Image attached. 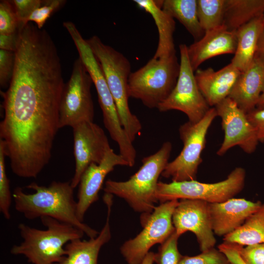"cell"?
Masks as SVG:
<instances>
[{
    "instance_id": "1",
    "label": "cell",
    "mask_w": 264,
    "mask_h": 264,
    "mask_svg": "<svg viewBox=\"0 0 264 264\" xmlns=\"http://www.w3.org/2000/svg\"><path fill=\"white\" fill-rule=\"evenodd\" d=\"M34 191L27 194L17 187L12 194L17 211L28 220L47 217L69 224L82 230L89 238L98 232L80 221L77 216V201L69 182L54 181L47 186L32 182L26 186Z\"/></svg>"
},
{
    "instance_id": "2",
    "label": "cell",
    "mask_w": 264,
    "mask_h": 264,
    "mask_svg": "<svg viewBox=\"0 0 264 264\" xmlns=\"http://www.w3.org/2000/svg\"><path fill=\"white\" fill-rule=\"evenodd\" d=\"M41 220L46 230L19 224L18 228L23 241L12 246L11 254L24 255L33 264H54L65 256L66 244L82 239L85 234L77 227L50 217H42Z\"/></svg>"
},
{
    "instance_id": "3",
    "label": "cell",
    "mask_w": 264,
    "mask_h": 264,
    "mask_svg": "<svg viewBox=\"0 0 264 264\" xmlns=\"http://www.w3.org/2000/svg\"><path fill=\"white\" fill-rule=\"evenodd\" d=\"M172 149V143L166 141L155 153L142 159V165L128 180H107L105 193L123 198L135 211L142 215L152 213L157 202L155 193L158 180L169 163Z\"/></svg>"
},
{
    "instance_id": "4",
    "label": "cell",
    "mask_w": 264,
    "mask_h": 264,
    "mask_svg": "<svg viewBox=\"0 0 264 264\" xmlns=\"http://www.w3.org/2000/svg\"><path fill=\"white\" fill-rule=\"evenodd\" d=\"M87 41L102 68L121 125L133 142L140 133L142 125L129 106L128 82L132 72L131 63L125 55L104 44L97 36Z\"/></svg>"
},
{
    "instance_id": "5",
    "label": "cell",
    "mask_w": 264,
    "mask_h": 264,
    "mask_svg": "<svg viewBox=\"0 0 264 264\" xmlns=\"http://www.w3.org/2000/svg\"><path fill=\"white\" fill-rule=\"evenodd\" d=\"M63 26L72 39L78 51L79 58L95 87L106 129L112 139L117 143L120 154L123 156L130 155L135 148L121 125L115 102L99 62L87 40L83 37L74 23L70 21L65 22Z\"/></svg>"
},
{
    "instance_id": "6",
    "label": "cell",
    "mask_w": 264,
    "mask_h": 264,
    "mask_svg": "<svg viewBox=\"0 0 264 264\" xmlns=\"http://www.w3.org/2000/svg\"><path fill=\"white\" fill-rule=\"evenodd\" d=\"M180 68L176 54L153 57L144 66L131 72L128 82L129 98L140 100L149 109H157L175 87Z\"/></svg>"
},
{
    "instance_id": "7",
    "label": "cell",
    "mask_w": 264,
    "mask_h": 264,
    "mask_svg": "<svg viewBox=\"0 0 264 264\" xmlns=\"http://www.w3.org/2000/svg\"><path fill=\"white\" fill-rule=\"evenodd\" d=\"M246 172L242 167H236L221 181L204 183L196 180L159 181L155 197L161 203L172 200H200L208 203H219L234 198L243 189Z\"/></svg>"
},
{
    "instance_id": "8",
    "label": "cell",
    "mask_w": 264,
    "mask_h": 264,
    "mask_svg": "<svg viewBox=\"0 0 264 264\" xmlns=\"http://www.w3.org/2000/svg\"><path fill=\"white\" fill-rule=\"evenodd\" d=\"M217 116L215 107L210 108L197 123L188 121L179 128L183 147L179 155L169 162L161 176L172 181L196 180L198 168L202 160L201 153L206 144L210 126Z\"/></svg>"
},
{
    "instance_id": "9",
    "label": "cell",
    "mask_w": 264,
    "mask_h": 264,
    "mask_svg": "<svg viewBox=\"0 0 264 264\" xmlns=\"http://www.w3.org/2000/svg\"><path fill=\"white\" fill-rule=\"evenodd\" d=\"M178 202V200H172L160 203L152 213L142 215L143 230L121 247L128 264H141L151 247L161 244L175 231L173 215Z\"/></svg>"
},
{
    "instance_id": "10",
    "label": "cell",
    "mask_w": 264,
    "mask_h": 264,
    "mask_svg": "<svg viewBox=\"0 0 264 264\" xmlns=\"http://www.w3.org/2000/svg\"><path fill=\"white\" fill-rule=\"evenodd\" d=\"M92 80L81 59L74 62L69 80L65 83L59 107L60 128H72L83 121H93L91 94Z\"/></svg>"
},
{
    "instance_id": "11",
    "label": "cell",
    "mask_w": 264,
    "mask_h": 264,
    "mask_svg": "<svg viewBox=\"0 0 264 264\" xmlns=\"http://www.w3.org/2000/svg\"><path fill=\"white\" fill-rule=\"evenodd\" d=\"M180 72L174 89L158 107L160 112L177 110L184 113L189 121L199 122L209 110L210 106L200 91L197 83L195 71L188 58L187 46L180 44Z\"/></svg>"
},
{
    "instance_id": "12",
    "label": "cell",
    "mask_w": 264,
    "mask_h": 264,
    "mask_svg": "<svg viewBox=\"0 0 264 264\" xmlns=\"http://www.w3.org/2000/svg\"><path fill=\"white\" fill-rule=\"evenodd\" d=\"M217 116L221 119L224 139L217 154L223 155L236 146L250 154L255 152L259 142L256 130L246 113L228 97L214 107Z\"/></svg>"
},
{
    "instance_id": "13",
    "label": "cell",
    "mask_w": 264,
    "mask_h": 264,
    "mask_svg": "<svg viewBox=\"0 0 264 264\" xmlns=\"http://www.w3.org/2000/svg\"><path fill=\"white\" fill-rule=\"evenodd\" d=\"M72 128L75 168L70 183L74 189L86 168L92 163H100L110 147L103 130L93 121H83Z\"/></svg>"
},
{
    "instance_id": "14",
    "label": "cell",
    "mask_w": 264,
    "mask_h": 264,
    "mask_svg": "<svg viewBox=\"0 0 264 264\" xmlns=\"http://www.w3.org/2000/svg\"><path fill=\"white\" fill-rule=\"evenodd\" d=\"M173 223L181 236L187 231L196 236L201 251L214 247V237L209 212V203L194 199H180L173 215Z\"/></svg>"
},
{
    "instance_id": "15",
    "label": "cell",
    "mask_w": 264,
    "mask_h": 264,
    "mask_svg": "<svg viewBox=\"0 0 264 264\" xmlns=\"http://www.w3.org/2000/svg\"><path fill=\"white\" fill-rule=\"evenodd\" d=\"M118 165L128 166L119 154L109 149L99 164H90L83 173L79 183L77 216L83 222L85 215L91 204L98 199V194L106 176Z\"/></svg>"
},
{
    "instance_id": "16",
    "label": "cell",
    "mask_w": 264,
    "mask_h": 264,
    "mask_svg": "<svg viewBox=\"0 0 264 264\" xmlns=\"http://www.w3.org/2000/svg\"><path fill=\"white\" fill-rule=\"evenodd\" d=\"M262 204L260 201L234 198L221 202L209 203L214 233L224 237L231 233L242 226Z\"/></svg>"
},
{
    "instance_id": "17",
    "label": "cell",
    "mask_w": 264,
    "mask_h": 264,
    "mask_svg": "<svg viewBox=\"0 0 264 264\" xmlns=\"http://www.w3.org/2000/svg\"><path fill=\"white\" fill-rule=\"evenodd\" d=\"M237 44L236 31L223 24L206 31L199 40L187 46L190 65L195 71L206 60L218 55L234 54Z\"/></svg>"
},
{
    "instance_id": "18",
    "label": "cell",
    "mask_w": 264,
    "mask_h": 264,
    "mask_svg": "<svg viewBox=\"0 0 264 264\" xmlns=\"http://www.w3.org/2000/svg\"><path fill=\"white\" fill-rule=\"evenodd\" d=\"M241 71L232 63L215 71L198 68L195 77L198 87L210 107H215L228 97Z\"/></svg>"
},
{
    "instance_id": "19",
    "label": "cell",
    "mask_w": 264,
    "mask_h": 264,
    "mask_svg": "<svg viewBox=\"0 0 264 264\" xmlns=\"http://www.w3.org/2000/svg\"><path fill=\"white\" fill-rule=\"evenodd\" d=\"M112 197L113 195L107 193L103 197L108 208L107 217L105 224L97 236L88 241L78 239L70 241L65 246V256L61 262L54 264H97L101 248L111 238L109 220Z\"/></svg>"
},
{
    "instance_id": "20",
    "label": "cell",
    "mask_w": 264,
    "mask_h": 264,
    "mask_svg": "<svg viewBox=\"0 0 264 264\" xmlns=\"http://www.w3.org/2000/svg\"><path fill=\"white\" fill-rule=\"evenodd\" d=\"M264 89V63L255 58L241 72L228 97L246 113L255 109Z\"/></svg>"
},
{
    "instance_id": "21",
    "label": "cell",
    "mask_w": 264,
    "mask_h": 264,
    "mask_svg": "<svg viewBox=\"0 0 264 264\" xmlns=\"http://www.w3.org/2000/svg\"><path fill=\"white\" fill-rule=\"evenodd\" d=\"M133 1L152 16L156 25L158 41L153 58L157 59L176 54L173 38L176 22L174 19L162 9L163 0H134Z\"/></svg>"
},
{
    "instance_id": "22",
    "label": "cell",
    "mask_w": 264,
    "mask_h": 264,
    "mask_svg": "<svg viewBox=\"0 0 264 264\" xmlns=\"http://www.w3.org/2000/svg\"><path fill=\"white\" fill-rule=\"evenodd\" d=\"M264 15L236 30L237 48L231 63L241 72L246 69L254 60L259 38L264 26Z\"/></svg>"
},
{
    "instance_id": "23",
    "label": "cell",
    "mask_w": 264,
    "mask_h": 264,
    "mask_svg": "<svg viewBox=\"0 0 264 264\" xmlns=\"http://www.w3.org/2000/svg\"><path fill=\"white\" fill-rule=\"evenodd\" d=\"M264 15V0H225L223 25L237 29Z\"/></svg>"
},
{
    "instance_id": "24",
    "label": "cell",
    "mask_w": 264,
    "mask_h": 264,
    "mask_svg": "<svg viewBox=\"0 0 264 264\" xmlns=\"http://www.w3.org/2000/svg\"><path fill=\"white\" fill-rule=\"evenodd\" d=\"M162 9L178 20L194 38L201 39L205 32L198 17L197 0H163Z\"/></svg>"
},
{
    "instance_id": "25",
    "label": "cell",
    "mask_w": 264,
    "mask_h": 264,
    "mask_svg": "<svg viewBox=\"0 0 264 264\" xmlns=\"http://www.w3.org/2000/svg\"><path fill=\"white\" fill-rule=\"evenodd\" d=\"M223 241L243 246L264 243V203L242 226L224 236Z\"/></svg>"
},
{
    "instance_id": "26",
    "label": "cell",
    "mask_w": 264,
    "mask_h": 264,
    "mask_svg": "<svg viewBox=\"0 0 264 264\" xmlns=\"http://www.w3.org/2000/svg\"><path fill=\"white\" fill-rule=\"evenodd\" d=\"M218 248L231 264H264V243L244 246L223 242Z\"/></svg>"
},
{
    "instance_id": "27",
    "label": "cell",
    "mask_w": 264,
    "mask_h": 264,
    "mask_svg": "<svg viewBox=\"0 0 264 264\" xmlns=\"http://www.w3.org/2000/svg\"><path fill=\"white\" fill-rule=\"evenodd\" d=\"M225 0H197V14L205 32L223 24Z\"/></svg>"
},
{
    "instance_id": "28",
    "label": "cell",
    "mask_w": 264,
    "mask_h": 264,
    "mask_svg": "<svg viewBox=\"0 0 264 264\" xmlns=\"http://www.w3.org/2000/svg\"><path fill=\"white\" fill-rule=\"evenodd\" d=\"M5 157L3 145L0 143V211L5 219L9 220L12 194L6 174Z\"/></svg>"
},
{
    "instance_id": "29",
    "label": "cell",
    "mask_w": 264,
    "mask_h": 264,
    "mask_svg": "<svg viewBox=\"0 0 264 264\" xmlns=\"http://www.w3.org/2000/svg\"><path fill=\"white\" fill-rule=\"evenodd\" d=\"M180 236L176 230L160 244L157 253H154V262L157 264H178L182 255L177 248V241Z\"/></svg>"
},
{
    "instance_id": "30",
    "label": "cell",
    "mask_w": 264,
    "mask_h": 264,
    "mask_svg": "<svg viewBox=\"0 0 264 264\" xmlns=\"http://www.w3.org/2000/svg\"><path fill=\"white\" fill-rule=\"evenodd\" d=\"M22 26L11 0H0V34L18 33Z\"/></svg>"
},
{
    "instance_id": "31",
    "label": "cell",
    "mask_w": 264,
    "mask_h": 264,
    "mask_svg": "<svg viewBox=\"0 0 264 264\" xmlns=\"http://www.w3.org/2000/svg\"><path fill=\"white\" fill-rule=\"evenodd\" d=\"M178 264H231L219 249L210 248L194 256H182Z\"/></svg>"
},
{
    "instance_id": "32",
    "label": "cell",
    "mask_w": 264,
    "mask_h": 264,
    "mask_svg": "<svg viewBox=\"0 0 264 264\" xmlns=\"http://www.w3.org/2000/svg\"><path fill=\"white\" fill-rule=\"evenodd\" d=\"M66 1L64 0H44V3L32 12L27 22H34L38 28L42 29L47 20L63 6Z\"/></svg>"
},
{
    "instance_id": "33",
    "label": "cell",
    "mask_w": 264,
    "mask_h": 264,
    "mask_svg": "<svg viewBox=\"0 0 264 264\" xmlns=\"http://www.w3.org/2000/svg\"><path fill=\"white\" fill-rule=\"evenodd\" d=\"M15 63V52L0 49V85L8 87L12 79Z\"/></svg>"
},
{
    "instance_id": "34",
    "label": "cell",
    "mask_w": 264,
    "mask_h": 264,
    "mask_svg": "<svg viewBox=\"0 0 264 264\" xmlns=\"http://www.w3.org/2000/svg\"><path fill=\"white\" fill-rule=\"evenodd\" d=\"M44 0H13L18 20L22 26L28 23L27 20L32 12L44 3Z\"/></svg>"
},
{
    "instance_id": "35",
    "label": "cell",
    "mask_w": 264,
    "mask_h": 264,
    "mask_svg": "<svg viewBox=\"0 0 264 264\" xmlns=\"http://www.w3.org/2000/svg\"><path fill=\"white\" fill-rule=\"evenodd\" d=\"M246 115L256 130L259 141L264 143V108H256Z\"/></svg>"
},
{
    "instance_id": "36",
    "label": "cell",
    "mask_w": 264,
    "mask_h": 264,
    "mask_svg": "<svg viewBox=\"0 0 264 264\" xmlns=\"http://www.w3.org/2000/svg\"><path fill=\"white\" fill-rule=\"evenodd\" d=\"M19 33V31L12 34H0V49L15 52L17 46Z\"/></svg>"
},
{
    "instance_id": "37",
    "label": "cell",
    "mask_w": 264,
    "mask_h": 264,
    "mask_svg": "<svg viewBox=\"0 0 264 264\" xmlns=\"http://www.w3.org/2000/svg\"><path fill=\"white\" fill-rule=\"evenodd\" d=\"M255 58L264 63V26L259 38Z\"/></svg>"
},
{
    "instance_id": "38",
    "label": "cell",
    "mask_w": 264,
    "mask_h": 264,
    "mask_svg": "<svg viewBox=\"0 0 264 264\" xmlns=\"http://www.w3.org/2000/svg\"><path fill=\"white\" fill-rule=\"evenodd\" d=\"M154 253L149 252L145 256L141 264H153L154 262Z\"/></svg>"
},
{
    "instance_id": "39",
    "label": "cell",
    "mask_w": 264,
    "mask_h": 264,
    "mask_svg": "<svg viewBox=\"0 0 264 264\" xmlns=\"http://www.w3.org/2000/svg\"><path fill=\"white\" fill-rule=\"evenodd\" d=\"M264 108V89L261 95L259 102L257 104L256 108L261 109Z\"/></svg>"
},
{
    "instance_id": "40",
    "label": "cell",
    "mask_w": 264,
    "mask_h": 264,
    "mask_svg": "<svg viewBox=\"0 0 264 264\" xmlns=\"http://www.w3.org/2000/svg\"></svg>"
}]
</instances>
